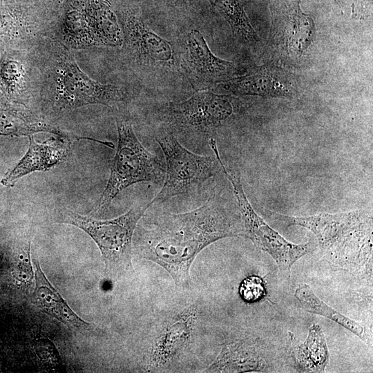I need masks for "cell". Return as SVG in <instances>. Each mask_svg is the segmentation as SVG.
<instances>
[{
    "instance_id": "7402d4cb",
    "label": "cell",
    "mask_w": 373,
    "mask_h": 373,
    "mask_svg": "<svg viewBox=\"0 0 373 373\" xmlns=\"http://www.w3.org/2000/svg\"><path fill=\"white\" fill-rule=\"evenodd\" d=\"M211 4L229 23L233 36L246 44L258 37L252 28L240 0H209Z\"/></svg>"
},
{
    "instance_id": "3957f363",
    "label": "cell",
    "mask_w": 373,
    "mask_h": 373,
    "mask_svg": "<svg viewBox=\"0 0 373 373\" xmlns=\"http://www.w3.org/2000/svg\"><path fill=\"white\" fill-rule=\"evenodd\" d=\"M149 207V202L135 204L122 216L104 220L62 209L55 215L53 222L73 225L86 233L101 252L106 276L118 280L135 273L133 237L139 220Z\"/></svg>"
},
{
    "instance_id": "5bb4252c",
    "label": "cell",
    "mask_w": 373,
    "mask_h": 373,
    "mask_svg": "<svg viewBox=\"0 0 373 373\" xmlns=\"http://www.w3.org/2000/svg\"><path fill=\"white\" fill-rule=\"evenodd\" d=\"M29 146L19 162L1 180L2 185L13 186L21 178L35 171L50 170L64 162L69 153L68 139L52 137L42 142H36L29 136Z\"/></svg>"
},
{
    "instance_id": "2e32d148",
    "label": "cell",
    "mask_w": 373,
    "mask_h": 373,
    "mask_svg": "<svg viewBox=\"0 0 373 373\" xmlns=\"http://www.w3.org/2000/svg\"><path fill=\"white\" fill-rule=\"evenodd\" d=\"M285 14L276 31V39L287 53L300 57L314 39V21L302 12L299 1L291 4Z\"/></svg>"
},
{
    "instance_id": "8992f818",
    "label": "cell",
    "mask_w": 373,
    "mask_h": 373,
    "mask_svg": "<svg viewBox=\"0 0 373 373\" xmlns=\"http://www.w3.org/2000/svg\"><path fill=\"white\" fill-rule=\"evenodd\" d=\"M222 171L232 185L233 193L243 224L244 238L249 239L259 249L269 254L276 263L281 275L289 278L294 263L314 249L311 242L297 245L285 240L254 210L244 191L240 173L227 169L221 160L215 140L209 142Z\"/></svg>"
},
{
    "instance_id": "9a60e30c",
    "label": "cell",
    "mask_w": 373,
    "mask_h": 373,
    "mask_svg": "<svg viewBox=\"0 0 373 373\" xmlns=\"http://www.w3.org/2000/svg\"><path fill=\"white\" fill-rule=\"evenodd\" d=\"M35 285L32 303L45 314L79 332H90L92 325L79 317L68 305L42 271L39 262L33 259Z\"/></svg>"
},
{
    "instance_id": "603a6c76",
    "label": "cell",
    "mask_w": 373,
    "mask_h": 373,
    "mask_svg": "<svg viewBox=\"0 0 373 373\" xmlns=\"http://www.w3.org/2000/svg\"><path fill=\"white\" fill-rule=\"evenodd\" d=\"M242 298L248 303L260 300L265 295V288L262 280L256 276L246 278L240 287Z\"/></svg>"
},
{
    "instance_id": "8fae6325",
    "label": "cell",
    "mask_w": 373,
    "mask_h": 373,
    "mask_svg": "<svg viewBox=\"0 0 373 373\" xmlns=\"http://www.w3.org/2000/svg\"><path fill=\"white\" fill-rule=\"evenodd\" d=\"M181 68L192 87L197 91L234 77L237 68L233 63L216 57L197 30L189 31L184 39Z\"/></svg>"
},
{
    "instance_id": "52a82bcc",
    "label": "cell",
    "mask_w": 373,
    "mask_h": 373,
    "mask_svg": "<svg viewBox=\"0 0 373 373\" xmlns=\"http://www.w3.org/2000/svg\"><path fill=\"white\" fill-rule=\"evenodd\" d=\"M155 140L166 159V172L160 192L149 202L161 204L173 197L188 193L213 177L220 163L215 155L195 154L180 144L173 133L159 131Z\"/></svg>"
},
{
    "instance_id": "4fadbf2b",
    "label": "cell",
    "mask_w": 373,
    "mask_h": 373,
    "mask_svg": "<svg viewBox=\"0 0 373 373\" xmlns=\"http://www.w3.org/2000/svg\"><path fill=\"white\" fill-rule=\"evenodd\" d=\"M218 85L237 95L291 98L296 92L293 76L274 64L254 67L244 75L232 77Z\"/></svg>"
},
{
    "instance_id": "7a4b0ae2",
    "label": "cell",
    "mask_w": 373,
    "mask_h": 373,
    "mask_svg": "<svg viewBox=\"0 0 373 373\" xmlns=\"http://www.w3.org/2000/svg\"><path fill=\"white\" fill-rule=\"evenodd\" d=\"M287 227L297 225L316 236L321 257L333 270L372 275V212L360 209L295 217L270 211Z\"/></svg>"
},
{
    "instance_id": "d6986e66",
    "label": "cell",
    "mask_w": 373,
    "mask_h": 373,
    "mask_svg": "<svg viewBox=\"0 0 373 373\" xmlns=\"http://www.w3.org/2000/svg\"><path fill=\"white\" fill-rule=\"evenodd\" d=\"M294 296L305 312L330 319L355 334L361 341L367 342L368 335L363 324L345 316L328 305L316 295L309 285L300 283L295 290Z\"/></svg>"
},
{
    "instance_id": "5b68a950",
    "label": "cell",
    "mask_w": 373,
    "mask_h": 373,
    "mask_svg": "<svg viewBox=\"0 0 373 373\" xmlns=\"http://www.w3.org/2000/svg\"><path fill=\"white\" fill-rule=\"evenodd\" d=\"M117 146L109 178L94 208L95 213L106 211L115 197L128 186L142 182H158L165 172L157 156L139 141L130 120L117 117Z\"/></svg>"
},
{
    "instance_id": "7c38bea8",
    "label": "cell",
    "mask_w": 373,
    "mask_h": 373,
    "mask_svg": "<svg viewBox=\"0 0 373 373\" xmlns=\"http://www.w3.org/2000/svg\"><path fill=\"white\" fill-rule=\"evenodd\" d=\"M59 7V0H0V52L17 50L30 24L50 19Z\"/></svg>"
},
{
    "instance_id": "6da1fadb",
    "label": "cell",
    "mask_w": 373,
    "mask_h": 373,
    "mask_svg": "<svg viewBox=\"0 0 373 373\" xmlns=\"http://www.w3.org/2000/svg\"><path fill=\"white\" fill-rule=\"evenodd\" d=\"M244 228L237 204L213 195L188 212L164 213L144 229L137 251L141 258L164 269L175 285L188 287L190 267L208 245L228 237H243Z\"/></svg>"
},
{
    "instance_id": "277c9868",
    "label": "cell",
    "mask_w": 373,
    "mask_h": 373,
    "mask_svg": "<svg viewBox=\"0 0 373 373\" xmlns=\"http://www.w3.org/2000/svg\"><path fill=\"white\" fill-rule=\"evenodd\" d=\"M49 72L46 101L50 111L63 113L88 104L112 106L128 99L126 90L90 79L78 67L73 55L59 44Z\"/></svg>"
},
{
    "instance_id": "ba28073f",
    "label": "cell",
    "mask_w": 373,
    "mask_h": 373,
    "mask_svg": "<svg viewBox=\"0 0 373 373\" xmlns=\"http://www.w3.org/2000/svg\"><path fill=\"white\" fill-rule=\"evenodd\" d=\"M236 97L210 91H198L186 100L171 102L164 112L169 124L180 131L208 133L245 108Z\"/></svg>"
},
{
    "instance_id": "e0dca14e",
    "label": "cell",
    "mask_w": 373,
    "mask_h": 373,
    "mask_svg": "<svg viewBox=\"0 0 373 373\" xmlns=\"http://www.w3.org/2000/svg\"><path fill=\"white\" fill-rule=\"evenodd\" d=\"M268 364L253 344L238 340L224 343L206 372H267Z\"/></svg>"
},
{
    "instance_id": "30bf717a",
    "label": "cell",
    "mask_w": 373,
    "mask_h": 373,
    "mask_svg": "<svg viewBox=\"0 0 373 373\" xmlns=\"http://www.w3.org/2000/svg\"><path fill=\"white\" fill-rule=\"evenodd\" d=\"M124 50L130 59L148 68L166 69L175 65V55L171 44L151 30L136 15L119 13Z\"/></svg>"
},
{
    "instance_id": "44dd1931",
    "label": "cell",
    "mask_w": 373,
    "mask_h": 373,
    "mask_svg": "<svg viewBox=\"0 0 373 373\" xmlns=\"http://www.w3.org/2000/svg\"><path fill=\"white\" fill-rule=\"evenodd\" d=\"M0 85L10 102H21L26 95L28 77L17 50H7L2 54Z\"/></svg>"
},
{
    "instance_id": "ffe728a7",
    "label": "cell",
    "mask_w": 373,
    "mask_h": 373,
    "mask_svg": "<svg viewBox=\"0 0 373 373\" xmlns=\"http://www.w3.org/2000/svg\"><path fill=\"white\" fill-rule=\"evenodd\" d=\"M39 132L49 133L68 139V135L59 128L35 120L9 103L0 105V135L29 137Z\"/></svg>"
},
{
    "instance_id": "9c48e42d",
    "label": "cell",
    "mask_w": 373,
    "mask_h": 373,
    "mask_svg": "<svg viewBox=\"0 0 373 373\" xmlns=\"http://www.w3.org/2000/svg\"><path fill=\"white\" fill-rule=\"evenodd\" d=\"M199 315L196 303L169 314L157 328L149 350L146 370H164L178 359L192 343Z\"/></svg>"
},
{
    "instance_id": "ac0fdd59",
    "label": "cell",
    "mask_w": 373,
    "mask_h": 373,
    "mask_svg": "<svg viewBox=\"0 0 373 373\" xmlns=\"http://www.w3.org/2000/svg\"><path fill=\"white\" fill-rule=\"evenodd\" d=\"M294 358L304 372H324L329 361L325 334L318 324H312L306 340L294 350Z\"/></svg>"
},
{
    "instance_id": "cb8c5ba5",
    "label": "cell",
    "mask_w": 373,
    "mask_h": 373,
    "mask_svg": "<svg viewBox=\"0 0 373 373\" xmlns=\"http://www.w3.org/2000/svg\"><path fill=\"white\" fill-rule=\"evenodd\" d=\"M10 103L8 101L4 91L2 89V87L0 85V105L6 104Z\"/></svg>"
}]
</instances>
